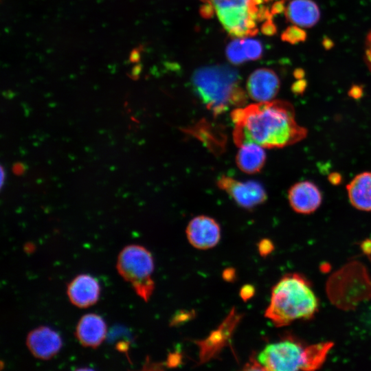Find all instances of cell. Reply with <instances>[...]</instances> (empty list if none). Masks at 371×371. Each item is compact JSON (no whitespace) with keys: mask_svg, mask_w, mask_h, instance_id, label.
<instances>
[{"mask_svg":"<svg viewBox=\"0 0 371 371\" xmlns=\"http://www.w3.org/2000/svg\"><path fill=\"white\" fill-rule=\"evenodd\" d=\"M284 14L287 21L304 28L315 26L321 16L319 7L313 0H291Z\"/></svg>","mask_w":371,"mask_h":371,"instance_id":"15","label":"cell"},{"mask_svg":"<svg viewBox=\"0 0 371 371\" xmlns=\"http://www.w3.org/2000/svg\"><path fill=\"white\" fill-rule=\"evenodd\" d=\"M317 306V299L307 282L297 274H289L273 288L265 316L276 326H283L312 317Z\"/></svg>","mask_w":371,"mask_h":371,"instance_id":"3","label":"cell"},{"mask_svg":"<svg viewBox=\"0 0 371 371\" xmlns=\"http://www.w3.org/2000/svg\"><path fill=\"white\" fill-rule=\"evenodd\" d=\"M106 325L101 316L95 313L83 315L76 326V336L80 343L86 347L96 348L104 341Z\"/></svg>","mask_w":371,"mask_h":371,"instance_id":"14","label":"cell"},{"mask_svg":"<svg viewBox=\"0 0 371 371\" xmlns=\"http://www.w3.org/2000/svg\"><path fill=\"white\" fill-rule=\"evenodd\" d=\"M100 284L97 280L88 274H80L68 284L67 293L70 302L79 308L94 304L100 295Z\"/></svg>","mask_w":371,"mask_h":371,"instance_id":"12","label":"cell"},{"mask_svg":"<svg viewBox=\"0 0 371 371\" xmlns=\"http://www.w3.org/2000/svg\"><path fill=\"white\" fill-rule=\"evenodd\" d=\"M307 85V82L304 79H298L291 86L293 92L297 94H302Z\"/></svg>","mask_w":371,"mask_h":371,"instance_id":"24","label":"cell"},{"mask_svg":"<svg viewBox=\"0 0 371 371\" xmlns=\"http://www.w3.org/2000/svg\"><path fill=\"white\" fill-rule=\"evenodd\" d=\"M332 346L330 342L304 346L286 339L267 345L258 355V361L268 370H312L323 364Z\"/></svg>","mask_w":371,"mask_h":371,"instance_id":"4","label":"cell"},{"mask_svg":"<svg viewBox=\"0 0 371 371\" xmlns=\"http://www.w3.org/2000/svg\"><path fill=\"white\" fill-rule=\"evenodd\" d=\"M26 344L35 357L47 360L53 357L60 350L62 339L55 330L42 326L28 333Z\"/></svg>","mask_w":371,"mask_h":371,"instance_id":"11","label":"cell"},{"mask_svg":"<svg viewBox=\"0 0 371 371\" xmlns=\"http://www.w3.org/2000/svg\"><path fill=\"white\" fill-rule=\"evenodd\" d=\"M191 81L199 98L216 115L231 106L241 107L247 102L238 72L228 65L201 67L194 71Z\"/></svg>","mask_w":371,"mask_h":371,"instance_id":"2","label":"cell"},{"mask_svg":"<svg viewBox=\"0 0 371 371\" xmlns=\"http://www.w3.org/2000/svg\"><path fill=\"white\" fill-rule=\"evenodd\" d=\"M243 45L248 60H255L262 57L263 47L258 40L245 37L243 38Z\"/></svg>","mask_w":371,"mask_h":371,"instance_id":"20","label":"cell"},{"mask_svg":"<svg viewBox=\"0 0 371 371\" xmlns=\"http://www.w3.org/2000/svg\"><path fill=\"white\" fill-rule=\"evenodd\" d=\"M217 185L243 208H253L267 199V193L264 187L256 181H240L230 177L222 175L218 179Z\"/></svg>","mask_w":371,"mask_h":371,"instance_id":"8","label":"cell"},{"mask_svg":"<svg viewBox=\"0 0 371 371\" xmlns=\"http://www.w3.org/2000/svg\"><path fill=\"white\" fill-rule=\"evenodd\" d=\"M286 7V0H280L272 5L270 12L273 16L274 14L284 13Z\"/></svg>","mask_w":371,"mask_h":371,"instance_id":"23","label":"cell"},{"mask_svg":"<svg viewBox=\"0 0 371 371\" xmlns=\"http://www.w3.org/2000/svg\"><path fill=\"white\" fill-rule=\"evenodd\" d=\"M280 87V79L272 69L260 68L254 71L247 81L248 95L257 102L273 100Z\"/></svg>","mask_w":371,"mask_h":371,"instance_id":"10","label":"cell"},{"mask_svg":"<svg viewBox=\"0 0 371 371\" xmlns=\"http://www.w3.org/2000/svg\"><path fill=\"white\" fill-rule=\"evenodd\" d=\"M200 14L205 19H210L215 14L213 8L207 3H203V5L200 8Z\"/></svg>","mask_w":371,"mask_h":371,"instance_id":"25","label":"cell"},{"mask_svg":"<svg viewBox=\"0 0 371 371\" xmlns=\"http://www.w3.org/2000/svg\"><path fill=\"white\" fill-rule=\"evenodd\" d=\"M351 204L360 210L371 211V172L357 175L346 186Z\"/></svg>","mask_w":371,"mask_h":371,"instance_id":"16","label":"cell"},{"mask_svg":"<svg viewBox=\"0 0 371 371\" xmlns=\"http://www.w3.org/2000/svg\"><path fill=\"white\" fill-rule=\"evenodd\" d=\"M348 94L352 98H359L363 94V89L359 85H353L350 89Z\"/></svg>","mask_w":371,"mask_h":371,"instance_id":"28","label":"cell"},{"mask_svg":"<svg viewBox=\"0 0 371 371\" xmlns=\"http://www.w3.org/2000/svg\"><path fill=\"white\" fill-rule=\"evenodd\" d=\"M225 54L227 60L234 65H240L248 60L243 49V38H234L227 45Z\"/></svg>","mask_w":371,"mask_h":371,"instance_id":"18","label":"cell"},{"mask_svg":"<svg viewBox=\"0 0 371 371\" xmlns=\"http://www.w3.org/2000/svg\"><path fill=\"white\" fill-rule=\"evenodd\" d=\"M328 289L331 300L346 308L371 295V282L358 263H351L335 273L329 280Z\"/></svg>","mask_w":371,"mask_h":371,"instance_id":"7","label":"cell"},{"mask_svg":"<svg viewBox=\"0 0 371 371\" xmlns=\"http://www.w3.org/2000/svg\"><path fill=\"white\" fill-rule=\"evenodd\" d=\"M236 161L240 170L247 174H255L263 168L266 153L264 147L252 142L240 145Z\"/></svg>","mask_w":371,"mask_h":371,"instance_id":"17","label":"cell"},{"mask_svg":"<svg viewBox=\"0 0 371 371\" xmlns=\"http://www.w3.org/2000/svg\"><path fill=\"white\" fill-rule=\"evenodd\" d=\"M5 173L4 172L3 167L1 166V188L3 187V185L5 181Z\"/></svg>","mask_w":371,"mask_h":371,"instance_id":"32","label":"cell"},{"mask_svg":"<svg viewBox=\"0 0 371 371\" xmlns=\"http://www.w3.org/2000/svg\"><path fill=\"white\" fill-rule=\"evenodd\" d=\"M363 59L371 73V30L365 40Z\"/></svg>","mask_w":371,"mask_h":371,"instance_id":"21","label":"cell"},{"mask_svg":"<svg viewBox=\"0 0 371 371\" xmlns=\"http://www.w3.org/2000/svg\"><path fill=\"white\" fill-rule=\"evenodd\" d=\"M190 243L196 249H207L216 246L221 238V228L212 218L201 215L193 218L186 228Z\"/></svg>","mask_w":371,"mask_h":371,"instance_id":"9","label":"cell"},{"mask_svg":"<svg viewBox=\"0 0 371 371\" xmlns=\"http://www.w3.org/2000/svg\"><path fill=\"white\" fill-rule=\"evenodd\" d=\"M288 199L293 210L302 214H310L320 205L322 194L314 183L304 181L294 184L289 189Z\"/></svg>","mask_w":371,"mask_h":371,"instance_id":"13","label":"cell"},{"mask_svg":"<svg viewBox=\"0 0 371 371\" xmlns=\"http://www.w3.org/2000/svg\"><path fill=\"white\" fill-rule=\"evenodd\" d=\"M233 137L240 146L255 143L264 148H282L306 137V128L297 124L293 106L283 100L257 102L238 107L231 113Z\"/></svg>","mask_w":371,"mask_h":371,"instance_id":"1","label":"cell"},{"mask_svg":"<svg viewBox=\"0 0 371 371\" xmlns=\"http://www.w3.org/2000/svg\"><path fill=\"white\" fill-rule=\"evenodd\" d=\"M116 267L120 275L131 283L136 293L148 301L155 288L151 278L154 261L150 252L141 245L126 246L118 255Z\"/></svg>","mask_w":371,"mask_h":371,"instance_id":"6","label":"cell"},{"mask_svg":"<svg viewBox=\"0 0 371 371\" xmlns=\"http://www.w3.org/2000/svg\"><path fill=\"white\" fill-rule=\"evenodd\" d=\"M323 47L326 49H330L334 46V43L328 37H325L322 41Z\"/></svg>","mask_w":371,"mask_h":371,"instance_id":"29","label":"cell"},{"mask_svg":"<svg viewBox=\"0 0 371 371\" xmlns=\"http://www.w3.org/2000/svg\"><path fill=\"white\" fill-rule=\"evenodd\" d=\"M263 1H265V2H269V1H270L271 0H263Z\"/></svg>","mask_w":371,"mask_h":371,"instance_id":"33","label":"cell"},{"mask_svg":"<svg viewBox=\"0 0 371 371\" xmlns=\"http://www.w3.org/2000/svg\"><path fill=\"white\" fill-rule=\"evenodd\" d=\"M254 291L253 286L245 285L240 290V296L243 300H247L254 295Z\"/></svg>","mask_w":371,"mask_h":371,"instance_id":"27","label":"cell"},{"mask_svg":"<svg viewBox=\"0 0 371 371\" xmlns=\"http://www.w3.org/2000/svg\"><path fill=\"white\" fill-rule=\"evenodd\" d=\"M13 170L16 175H20L25 170V167L22 164L17 163L14 166Z\"/></svg>","mask_w":371,"mask_h":371,"instance_id":"31","label":"cell"},{"mask_svg":"<svg viewBox=\"0 0 371 371\" xmlns=\"http://www.w3.org/2000/svg\"><path fill=\"white\" fill-rule=\"evenodd\" d=\"M307 34L302 27L292 25L286 28L281 34V40L292 45L302 43L306 40Z\"/></svg>","mask_w":371,"mask_h":371,"instance_id":"19","label":"cell"},{"mask_svg":"<svg viewBox=\"0 0 371 371\" xmlns=\"http://www.w3.org/2000/svg\"><path fill=\"white\" fill-rule=\"evenodd\" d=\"M210 5L223 28L233 38L255 36L257 23L272 19L263 0H200Z\"/></svg>","mask_w":371,"mask_h":371,"instance_id":"5","label":"cell"},{"mask_svg":"<svg viewBox=\"0 0 371 371\" xmlns=\"http://www.w3.org/2000/svg\"><path fill=\"white\" fill-rule=\"evenodd\" d=\"M304 75H305L304 70L302 68L295 69L293 71V76L297 80L302 79Z\"/></svg>","mask_w":371,"mask_h":371,"instance_id":"30","label":"cell"},{"mask_svg":"<svg viewBox=\"0 0 371 371\" xmlns=\"http://www.w3.org/2000/svg\"><path fill=\"white\" fill-rule=\"evenodd\" d=\"M258 249L261 255H267L271 251L272 244L268 240H262L259 243Z\"/></svg>","mask_w":371,"mask_h":371,"instance_id":"26","label":"cell"},{"mask_svg":"<svg viewBox=\"0 0 371 371\" xmlns=\"http://www.w3.org/2000/svg\"><path fill=\"white\" fill-rule=\"evenodd\" d=\"M260 30L266 36H273L276 34L277 27L272 19H269L265 21L260 27Z\"/></svg>","mask_w":371,"mask_h":371,"instance_id":"22","label":"cell"}]
</instances>
